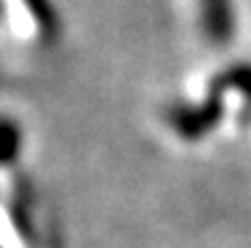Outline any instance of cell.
<instances>
[{"instance_id": "obj_1", "label": "cell", "mask_w": 251, "mask_h": 248, "mask_svg": "<svg viewBox=\"0 0 251 248\" xmlns=\"http://www.w3.org/2000/svg\"><path fill=\"white\" fill-rule=\"evenodd\" d=\"M219 96H222V91L214 86L211 88V96H208L206 104L176 110L174 115H171V123H174V128H176L179 136H184V139H198V136H203V134H206L208 128L219 120V112H222V107H219Z\"/></svg>"}, {"instance_id": "obj_2", "label": "cell", "mask_w": 251, "mask_h": 248, "mask_svg": "<svg viewBox=\"0 0 251 248\" xmlns=\"http://www.w3.org/2000/svg\"><path fill=\"white\" fill-rule=\"evenodd\" d=\"M201 3V22L203 32L211 43L222 45L235 32V16H232L230 0H198Z\"/></svg>"}, {"instance_id": "obj_3", "label": "cell", "mask_w": 251, "mask_h": 248, "mask_svg": "<svg viewBox=\"0 0 251 248\" xmlns=\"http://www.w3.org/2000/svg\"><path fill=\"white\" fill-rule=\"evenodd\" d=\"M22 150V128L14 117H0V165H11Z\"/></svg>"}, {"instance_id": "obj_4", "label": "cell", "mask_w": 251, "mask_h": 248, "mask_svg": "<svg viewBox=\"0 0 251 248\" xmlns=\"http://www.w3.org/2000/svg\"><path fill=\"white\" fill-rule=\"evenodd\" d=\"M214 86H217L219 91H225V88H235V91H241L243 96H246V102L251 104V64H235V67L227 69Z\"/></svg>"}, {"instance_id": "obj_5", "label": "cell", "mask_w": 251, "mask_h": 248, "mask_svg": "<svg viewBox=\"0 0 251 248\" xmlns=\"http://www.w3.org/2000/svg\"><path fill=\"white\" fill-rule=\"evenodd\" d=\"M27 11L35 16V22H38V27L43 29L46 35L56 32V14L51 11L49 0H25Z\"/></svg>"}]
</instances>
